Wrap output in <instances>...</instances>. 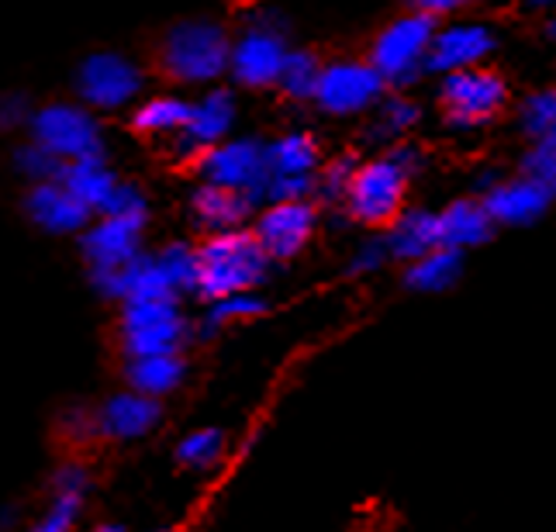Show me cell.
<instances>
[{
	"mask_svg": "<svg viewBox=\"0 0 556 532\" xmlns=\"http://www.w3.org/2000/svg\"><path fill=\"white\" fill-rule=\"evenodd\" d=\"M198 253V294L207 297L211 304L225 301L232 294H249L253 288L266 280L270 270V256L263 253V245L256 242L253 232H215Z\"/></svg>",
	"mask_w": 556,
	"mask_h": 532,
	"instance_id": "1",
	"label": "cell"
},
{
	"mask_svg": "<svg viewBox=\"0 0 556 532\" xmlns=\"http://www.w3.org/2000/svg\"><path fill=\"white\" fill-rule=\"evenodd\" d=\"M232 42L211 22H180L166 28L152 46V69L174 84H201L225 73Z\"/></svg>",
	"mask_w": 556,
	"mask_h": 532,
	"instance_id": "2",
	"label": "cell"
},
{
	"mask_svg": "<svg viewBox=\"0 0 556 532\" xmlns=\"http://www.w3.org/2000/svg\"><path fill=\"white\" fill-rule=\"evenodd\" d=\"M415 166H418V152L408 145L394 149L383 160L356 166L346 190L350 215L370 228L394 225V218L401 215V204H405L408 177L415 174Z\"/></svg>",
	"mask_w": 556,
	"mask_h": 532,
	"instance_id": "3",
	"label": "cell"
},
{
	"mask_svg": "<svg viewBox=\"0 0 556 532\" xmlns=\"http://www.w3.org/2000/svg\"><path fill=\"white\" fill-rule=\"evenodd\" d=\"M435 38V17L408 14L383 28L370 46V66L383 84H412L426 69L429 46Z\"/></svg>",
	"mask_w": 556,
	"mask_h": 532,
	"instance_id": "4",
	"label": "cell"
},
{
	"mask_svg": "<svg viewBox=\"0 0 556 532\" xmlns=\"http://www.w3.org/2000/svg\"><path fill=\"white\" fill-rule=\"evenodd\" d=\"M35 145H42L63 163H84L101 160V131L93 118L80 107L70 104H49L31 118Z\"/></svg>",
	"mask_w": 556,
	"mask_h": 532,
	"instance_id": "5",
	"label": "cell"
},
{
	"mask_svg": "<svg viewBox=\"0 0 556 532\" xmlns=\"http://www.w3.org/2000/svg\"><path fill=\"white\" fill-rule=\"evenodd\" d=\"M505 98H508L505 80L484 66L450 73L443 80V90H439L446 118L456 128H473V125L491 122L494 114L505 107Z\"/></svg>",
	"mask_w": 556,
	"mask_h": 532,
	"instance_id": "6",
	"label": "cell"
},
{
	"mask_svg": "<svg viewBox=\"0 0 556 532\" xmlns=\"http://www.w3.org/2000/svg\"><path fill=\"white\" fill-rule=\"evenodd\" d=\"M201 169L207 183L218 187H232L242 190L245 198L263 201L266 183H270L274 169H270V145L263 142H225L207 149L201 156Z\"/></svg>",
	"mask_w": 556,
	"mask_h": 532,
	"instance_id": "7",
	"label": "cell"
},
{
	"mask_svg": "<svg viewBox=\"0 0 556 532\" xmlns=\"http://www.w3.org/2000/svg\"><path fill=\"white\" fill-rule=\"evenodd\" d=\"M180 339H184V318L174 308V301L125 304L122 342H125V350L131 353V359L177 353Z\"/></svg>",
	"mask_w": 556,
	"mask_h": 532,
	"instance_id": "8",
	"label": "cell"
},
{
	"mask_svg": "<svg viewBox=\"0 0 556 532\" xmlns=\"http://www.w3.org/2000/svg\"><path fill=\"white\" fill-rule=\"evenodd\" d=\"M287 52L291 49L283 42V31L277 25L260 22L232 46L228 69H232V76L242 87H274L280 80Z\"/></svg>",
	"mask_w": 556,
	"mask_h": 532,
	"instance_id": "9",
	"label": "cell"
},
{
	"mask_svg": "<svg viewBox=\"0 0 556 532\" xmlns=\"http://www.w3.org/2000/svg\"><path fill=\"white\" fill-rule=\"evenodd\" d=\"M383 80L370 63H332L321 69L315 101L329 114H356L380 101Z\"/></svg>",
	"mask_w": 556,
	"mask_h": 532,
	"instance_id": "10",
	"label": "cell"
},
{
	"mask_svg": "<svg viewBox=\"0 0 556 532\" xmlns=\"http://www.w3.org/2000/svg\"><path fill=\"white\" fill-rule=\"evenodd\" d=\"M315 232V207L308 201H277L260 215L253 236L270 259H291Z\"/></svg>",
	"mask_w": 556,
	"mask_h": 532,
	"instance_id": "11",
	"label": "cell"
},
{
	"mask_svg": "<svg viewBox=\"0 0 556 532\" xmlns=\"http://www.w3.org/2000/svg\"><path fill=\"white\" fill-rule=\"evenodd\" d=\"M139 69L122 55H90L76 73V90L93 107H118L136 98L139 90Z\"/></svg>",
	"mask_w": 556,
	"mask_h": 532,
	"instance_id": "12",
	"label": "cell"
},
{
	"mask_svg": "<svg viewBox=\"0 0 556 532\" xmlns=\"http://www.w3.org/2000/svg\"><path fill=\"white\" fill-rule=\"evenodd\" d=\"M491 49H494V38L484 25H453L446 31H435L426 69L443 73V76L459 73V69H473L488 60Z\"/></svg>",
	"mask_w": 556,
	"mask_h": 532,
	"instance_id": "13",
	"label": "cell"
},
{
	"mask_svg": "<svg viewBox=\"0 0 556 532\" xmlns=\"http://www.w3.org/2000/svg\"><path fill=\"white\" fill-rule=\"evenodd\" d=\"M146 215H104L90 228L84 239V253L93 263V270H111V266H125L139 253V232Z\"/></svg>",
	"mask_w": 556,
	"mask_h": 532,
	"instance_id": "14",
	"label": "cell"
},
{
	"mask_svg": "<svg viewBox=\"0 0 556 532\" xmlns=\"http://www.w3.org/2000/svg\"><path fill=\"white\" fill-rule=\"evenodd\" d=\"M553 194L546 187H540L529 177H515V180H502L491 183L484 194V207L494 225H532L546 215Z\"/></svg>",
	"mask_w": 556,
	"mask_h": 532,
	"instance_id": "15",
	"label": "cell"
},
{
	"mask_svg": "<svg viewBox=\"0 0 556 532\" xmlns=\"http://www.w3.org/2000/svg\"><path fill=\"white\" fill-rule=\"evenodd\" d=\"M439 242H443V250H473V245H484L494 232V221L488 215L484 201H473V198H464V201H453L446 212H439Z\"/></svg>",
	"mask_w": 556,
	"mask_h": 532,
	"instance_id": "16",
	"label": "cell"
},
{
	"mask_svg": "<svg viewBox=\"0 0 556 532\" xmlns=\"http://www.w3.org/2000/svg\"><path fill=\"white\" fill-rule=\"evenodd\" d=\"M28 215L42 225V228H52V232H73V228H80L87 221V207L76 201L63 183H38L28 198Z\"/></svg>",
	"mask_w": 556,
	"mask_h": 532,
	"instance_id": "17",
	"label": "cell"
},
{
	"mask_svg": "<svg viewBox=\"0 0 556 532\" xmlns=\"http://www.w3.org/2000/svg\"><path fill=\"white\" fill-rule=\"evenodd\" d=\"M432 250H443V242H439V218L432 212H401L388 232V253L405 263H415L429 256Z\"/></svg>",
	"mask_w": 556,
	"mask_h": 532,
	"instance_id": "18",
	"label": "cell"
},
{
	"mask_svg": "<svg viewBox=\"0 0 556 532\" xmlns=\"http://www.w3.org/2000/svg\"><path fill=\"white\" fill-rule=\"evenodd\" d=\"M156 418L160 405L149 394H118L98 415V429L114 435V440H131V435H142L156 426Z\"/></svg>",
	"mask_w": 556,
	"mask_h": 532,
	"instance_id": "19",
	"label": "cell"
},
{
	"mask_svg": "<svg viewBox=\"0 0 556 532\" xmlns=\"http://www.w3.org/2000/svg\"><path fill=\"white\" fill-rule=\"evenodd\" d=\"M236 118V104H232V93L225 90H211L204 101H198L190 107V122L184 128V142L194 145L198 152L215 145L228 128H232Z\"/></svg>",
	"mask_w": 556,
	"mask_h": 532,
	"instance_id": "20",
	"label": "cell"
},
{
	"mask_svg": "<svg viewBox=\"0 0 556 532\" xmlns=\"http://www.w3.org/2000/svg\"><path fill=\"white\" fill-rule=\"evenodd\" d=\"M253 204L256 201L245 198L242 190L204 183L194 198V212H198L201 225L211 228V232H232V228H239V221L253 212Z\"/></svg>",
	"mask_w": 556,
	"mask_h": 532,
	"instance_id": "21",
	"label": "cell"
},
{
	"mask_svg": "<svg viewBox=\"0 0 556 532\" xmlns=\"http://www.w3.org/2000/svg\"><path fill=\"white\" fill-rule=\"evenodd\" d=\"M55 183H63L70 194L80 201L87 212H101L108 198L114 194V177L101 166V160H84V163H66Z\"/></svg>",
	"mask_w": 556,
	"mask_h": 532,
	"instance_id": "22",
	"label": "cell"
},
{
	"mask_svg": "<svg viewBox=\"0 0 556 532\" xmlns=\"http://www.w3.org/2000/svg\"><path fill=\"white\" fill-rule=\"evenodd\" d=\"M464 274V253L456 250H432L429 256H421L415 263H408V288L421 291V294H439L450 291L453 283Z\"/></svg>",
	"mask_w": 556,
	"mask_h": 532,
	"instance_id": "23",
	"label": "cell"
},
{
	"mask_svg": "<svg viewBox=\"0 0 556 532\" xmlns=\"http://www.w3.org/2000/svg\"><path fill=\"white\" fill-rule=\"evenodd\" d=\"M177 288L169 283L166 270L160 266V259H142L136 256L125 270V283H122V297L125 304H149V301H174Z\"/></svg>",
	"mask_w": 556,
	"mask_h": 532,
	"instance_id": "24",
	"label": "cell"
},
{
	"mask_svg": "<svg viewBox=\"0 0 556 532\" xmlns=\"http://www.w3.org/2000/svg\"><path fill=\"white\" fill-rule=\"evenodd\" d=\"M190 107L194 104H187L180 98H156L136 111L131 128L139 136H184V128L190 122Z\"/></svg>",
	"mask_w": 556,
	"mask_h": 532,
	"instance_id": "25",
	"label": "cell"
},
{
	"mask_svg": "<svg viewBox=\"0 0 556 532\" xmlns=\"http://www.w3.org/2000/svg\"><path fill=\"white\" fill-rule=\"evenodd\" d=\"M131 384L139 388V394H166L180 384L184 377V364L177 359V353H163V356H139L131 359Z\"/></svg>",
	"mask_w": 556,
	"mask_h": 532,
	"instance_id": "26",
	"label": "cell"
},
{
	"mask_svg": "<svg viewBox=\"0 0 556 532\" xmlns=\"http://www.w3.org/2000/svg\"><path fill=\"white\" fill-rule=\"evenodd\" d=\"M318 166V142L312 136H287L270 145L274 177H312Z\"/></svg>",
	"mask_w": 556,
	"mask_h": 532,
	"instance_id": "27",
	"label": "cell"
},
{
	"mask_svg": "<svg viewBox=\"0 0 556 532\" xmlns=\"http://www.w3.org/2000/svg\"><path fill=\"white\" fill-rule=\"evenodd\" d=\"M321 63L315 60L312 52H287L283 60V69H280V90L287 93V98L294 101H308L315 98L318 90V80H321Z\"/></svg>",
	"mask_w": 556,
	"mask_h": 532,
	"instance_id": "28",
	"label": "cell"
},
{
	"mask_svg": "<svg viewBox=\"0 0 556 532\" xmlns=\"http://www.w3.org/2000/svg\"><path fill=\"white\" fill-rule=\"evenodd\" d=\"M522 128L532 145H556V87L532 93L522 104Z\"/></svg>",
	"mask_w": 556,
	"mask_h": 532,
	"instance_id": "29",
	"label": "cell"
},
{
	"mask_svg": "<svg viewBox=\"0 0 556 532\" xmlns=\"http://www.w3.org/2000/svg\"><path fill=\"white\" fill-rule=\"evenodd\" d=\"M160 266L166 270L169 283H174L177 291H194L198 288V253L190 250V245H169L160 256Z\"/></svg>",
	"mask_w": 556,
	"mask_h": 532,
	"instance_id": "30",
	"label": "cell"
},
{
	"mask_svg": "<svg viewBox=\"0 0 556 532\" xmlns=\"http://www.w3.org/2000/svg\"><path fill=\"white\" fill-rule=\"evenodd\" d=\"M266 312V301L253 297V294H232L225 301L211 304V315H207V329L215 326H228V321H245V318H256Z\"/></svg>",
	"mask_w": 556,
	"mask_h": 532,
	"instance_id": "31",
	"label": "cell"
},
{
	"mask_svg": "<svg viewBox=\"0 0 556 532\" xmlns=\"http://www.w3.org/2000/svg\"><path fill=\"white\" fill-rule=\"evenodd\" d=\"M222 453V432L218 429H201L194 435H187L180 443V460L187 467H207L215 464Z\"/></svg>",
	"mask_w": 556,
	"mask_h": 532,
	"instance_id": "32",
	"label": "cell"
},
{
	"mask_svg": "<svg viewBox=\"0 0 556 532\" xmlns=\"http://www.w3.org/2000/svg\"><path fill=\"white\" fill-rule=\"evenodd\" d=\"M522 177L546 187L556 198V145H532L522 163Z\"/></svg>",
	"mask_w": 556,
	"mask_h": 532,
	"instance_id": "33",
	"label": "cell"
},
{
	"mask_svg": "<svg viewBox=\"0 0 556 532\" xmlns=\"http://www.w3.org/2000/svg\"><path fill=\"white\" fill-rule=\"evenodd\" d=\"M353 174H356V160L342 156V160H336V163L325 166V174H321V180H318L315 187L321 190V198H329V201L342 198V201H346V190H350Z\"/></svg>",
	"mask_w": 556,
	"mask_h": 532,
	"instance_id": "34",
	"label": "cell"
},
{
	"mask_svg": "<svg viewBox=\"0 0 556 532\" xmlns=\"http://www.w3.org/2000/svg\"><path fill=\"white\" fill-rule=\"evenodd\" d=\"M418 122V107L405 98H391L380 107V131L383 136H401Z\"/></svg>",
	"mask_w": 556,
	"mask_h": 532,
	"instance_id": "35",
	"label": "cell"
},
{
	"mask_svg": "<svg viewBox=\"0 0 556 532\" xmlns=\"http://www.w3.org/2000/svg\"><path fill=\"white\" fill-rule=\"evenodd\" d=\"M391 253H388V242H367L363 250L356 253V259H353V270H377V266L388 259Z\"/></svg>",
	"mask_w": 556,
	"mask_h": 532,
	"instance_id": "36",
	"label": "cell"
},
{
	"mask_svg": "<svg viewBox=\"0 0 556 532\" xmlns=\"http://www.w3.org/2000/svg\"><path fill=\"white\" fill-rule=\"evenodd\" d=\"M412 4H415V14L435 17V14H450V11L464 8V4H473V0H412Z\"/></svg>",
	"mask_w": 556,
	"mask_h": 532,
	"instance_id": "37",
	"label": "cell"
},
{
	"mask_svg": "<svg viewBox=\"0 0 556 532\" xmlns=\"http://www.w3.org/2000/svg\"><path fill=\"white\" fill-rule=\"evenodd\" d=\"M98 532H122V529H114V525H104V529H98Z\"/></svg>",
	"mask_w": 556,
	"mask_h": 532,
	"instance_id": "38",
	"label": "cell"
},
{
	"mask_svg": "<svg viewBox=\"0 0 556 532\" xmlns=\"http://www.w3.org/2000/svg\"><path fill=\"white\" fill-rule=\"evenodd\" d=\"M549 35H553V38H556V22H553V25H549Z\"/></svg>",
	"mask_w": 556,
	"mask_h": 532,
	"instance_id": "39",
	"label": "cell"
},
{
	"mask_svg": "<svg viewBox=\"0 0 556 532\" xmlns=\"http://www.w3.org/2000/svg\"><path fill=\"white\" fill-rule=\"evenodd\" d=\"M535 4H553V0H535Z\"/></svg>",
	"mask_w": 556,
	"mask_h": 532,
	"instance_id": "40",
	"label": "cell"
}]
</instances>
